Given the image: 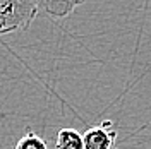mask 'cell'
Here are the masks:
<instances>
[{
	"instance_id": "2",
	"label": "cell",
	"mask_w": 151,
	"mask_h": 149,
	"mask_svg": "<svg viewBox=\"0 0 151 149\" xmlns=\"http://www.w3.org/2000/svg\"><path fill=\"white\" fill-rule=\"evenodd\" d=\"M112 122H103L101 125L89 127L83 134L84 140V149H113L115 139H117V130L110 129Z\"/></svg>"
},
{
	"instance_id": "3",
	"label": "cell",
	"mask_w": 151,
	"mask_h": 149,
	"mask_svg": "<svg viewBox=\"0 0 151 149\" xmlns=\"http://www.w3.org/2000/svg\"><path fill=\"white\" fill-rule=\"evenodd\" d=\"M86 0H36L38 7L55 19H64L70 16Z\"/></svg>"
},
{
	"instance_id": "5",
	"label": "cell",
	"mask_w": 151,
	"mask_h": 149,
	"mask_svg": "<svg viewBox=\"0 0 151 149\" xmlns=\"http://www.w3.org/2000/svg\"><path fill=\"white\" fill-rule=\"evenodd\" d=\"M14 149H48V144L41 135H38V134L29 130L26 135H22L17 140V144H16Z\"/></svg>"
},
{
	"instance_id": "1",
	"label": "cell",
	"mask_w": 151,
	"mask_h": 149,
	"mask_svg": "<svg viewBox=\"0 0 151 149\" xmlns=\"http://www.w3.org/2000/svg\"><path fill=\"white\" fill-rule=\"evenodd\" d=\"M38 10L36 0H0V34L26 31Z\"/></svg>"
},
{
	"instance_id": "4",
	"label": "cell",
	"mask_w": 151,
	"mask_h": 149,
	"mask_svg": "<svg viewBox=\"0 0 151 149\" xmlns=\"http://www.w3.org/2000/svg\"><path fill=\"white\" fill-rule=\"evenodd\" d=\"M55 149H84L83 134L76 129H60L55 139Z\"/></svg>"
}]
</instances>
